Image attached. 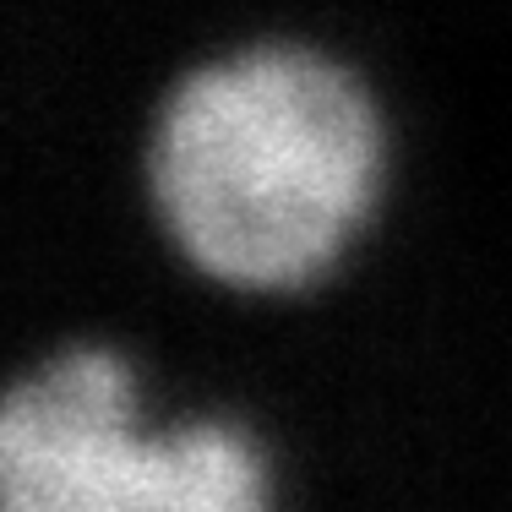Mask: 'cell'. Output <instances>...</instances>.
<instances>
[{"instance_id": "cell-1", "label": "cell", "mask_w": 512, "mask_h": 512, "mask_svg": "<svg viewBox=\"0 0 512 512\" xmlns=\"http://www.w3.org/2000/svg\"><path fill=\"white\" fill-rule=\"evenodd\" d=\"M376 186V115L344 71L267 50L191 77L153 137V197L213 278H316Z\"/></svg>"}, {"instance_id": "cell-2", "label": "cell", "mask_w": 512, "mask_h": 512, "mask_svg": "<svg viewBox=\"0 0 512 512\" xmlns=\"http://www.w3.org/2000/svg\"><path fill=\"white\" fill-rule=\"evenodd\" d=\"M0 480L17 512H235L262 496L256 458L229 431L148 442L109 355H71L11 393Z\"/></svg>"}]
</instances>
